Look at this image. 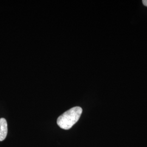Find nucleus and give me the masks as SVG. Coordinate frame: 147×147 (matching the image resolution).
I'll list each match as a JSON object with an SVG mask.
<instances>
[{"label":"nucleus","mask_w":147,"mask_h":147,"mask_svg":"<svg viewBox=\"0 0 147 147\" xmlns=\"http://www.w3.org/2000/svg\"><path fill=\"white\" fill-rule=\"evenodd\" d=\"M8 132L7 122L5 119L2 118L0 119V141L5 140Z\"/></svg>","instance_id":"obj_2"},{"label":"nucleus","mask_w":147,"mask_h":147,"mask_svg":"<svg viewBox=\"0 0 147 147\" xmlns=\"http://www.w3.org/2000/svg\"><path fill=\"white\" fill-rule=\"evenodd\" d=\"M142 3L144 5L147 7V0H143L142 1Z\"/></svg>","instance_id":"obj_3"},{"label":"nucleus","mask_w":147,"mask_h":147,"mask_svg":"<svg viewBox=\"0 0 147 147\" xmlns=\"http://www.w3.org/2000/svg\"><path fill=\"white\" fill-rule=\"evenodd\" d=\"M82 113L81 107H74L58 117L57 121V125L62 129L69 130L78 121Z\"/></svg>","instance_id":"obj_1"}]
</instances>
